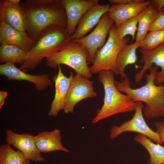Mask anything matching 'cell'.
I'll return each instance as SVG.
<instances>
[{
    "instance_id": "obj_12",
    "label": "cell",
    "mask_w": 164,
    "mask_h": 164,
    "mask_svg": "<svg viewBox=\"0 0 164 164\" xmlns=\"http://www.w3.org/2000/svg\"><path fill=\"white\" fill-rule=\"evenodd\" d=\"M20 1L0 0V21H4L20 31L26 32L27 17Z\"/></svg>"
},
{
    "instance_id": "obj_28",
    "label": "cell",
    "mask_w": 164,
    "mask_h": 164,
    "mask_svg": "<svg viewBox=\"0 0 164 164\" xmlns=\"http://www.w3.org/2000/svg\"><path fill=\"white\" fill-rule=\"evenodd\" d=\"M156 132L159 135L162 142L164 144V122L162 121L157 122L155 123Z\"/></svg>"
},
{
    "instance_id": "obj_31",
    "label": "cell",
    "mask_w": 164,
    "mask_h": 164,
    "mask_svg": "<svg viewBox=\"0 0 164 164\" xmlns=\"http://www.w3.org/2000/svg\"><path fill=\"white\" fill-rule=\"evenodd\" d=\"M132 0H109L108 2L112 4L123 5L130 3Z\"/></svg>"
},
{
    "instance_id": "obj_27",
    "label": "cell",
    "mask_w": 164,
    "mask_h": 164,
    "mask_svg": "<svg viewBox=\"0 0 164 164\" xmlns=\"http://www.w3.org/2000/svg\"><path fill=\"white\" fill-rule=\"evenodd\" d=\"M164 30V12L159 11L158 16L150 26L148 31Z\"/></svg>"
},
{
    "instance_id": "obj_9",
    "label": "cell",
    "mask_w": 164,
    "mask_h": 164,
    "mask_svg": "<svg viewBox=\"0 0 164 164\" xmlns=\"http://www.w3.org/2000/svg\"><path fill=\"white\" fill-rule=\"evenodd\" d=\"M114 23L108 12H106L103 15L91 33L80 39L72 40L80 43L87 49L88 53V62L93 63L96 52L105 44L107 34Z\"/></svg>"
},
{
    "instance_id": "obj_25",
    "label": "cell",
    "mask_w": 164,
    "mask_h": 164,
    "mask_svg": "<svg viewBox=\"0 0 164 164\" xmlns=\"http://www.w3.org/2000/svg\"><path fill=\"white\" fill-rule=\"evenodd\" d=\"M164 43V30L149 32L141 42V49L151 50Z\"/></svg>"
},
{
    "instance_id": "obj_23",
    "label": "cell",
    "mask_w": 164,
    "mask_h": 164,
    "mask_svg": "<svg viewBox=\"0 0 164 164\" xmlns=\"http://www.w3.org/2000/svg\"><path fill=\"white\" fill-rule=\"evenodd\" d=\"M27 53L18 46L9 44H2L0 46V62L20 65L24 62Z\"/></svg>"
},
{
    "instance_id": "obj_7",
    "label": "cell",
    "mask_w": 164,
    "mask_h": 164,
    "mask_svg": "<svg viewBox=\"0 0 164 164\" xmlns=\"http://www.w3.org/2000/svg\"><path fill=\"white\" fill-rule=\"evenodd\" d=\"M144 107L142 102H137L135 114L132 119L124 121L120 125L111 126L110 139L117 138L123 132H134L143 135L157 143L161 144L162 143L159 134L149 127L144 118L142 113Z\"/></svg>"
},
{
    "instance_id": "obj_8",
    "label": "cell",
    "mask_w": 164,
    "mask_h": 164,
    "mask_svg": "<svg viewBox=\"0 0 164 164\" xmlns=\"http://www.w3.org/2000/svg\"><path fill=\"white\" fill-rule=\"evenodd\" d=\"M94 82L89 79L76 74L71 82L65 100L63 110L66 114L73 113L76 105L81 101L97 96Z\"/></svg>"
},
{
    "instance_id": "obj_21",
    "label": "cell",
    "mask_w": 164,
    "mask_h": 164,
    "mask_svg": "<svg viewBox=\"0 0 164 164\" xmlns=\"http://www.w3.org/2000/svg\"><path fill=\"white\" fill-rule=\"evenodd\" d=\"M159 12L150 4L138 15V26L135 41L143 40L147 34L150 26L158 15Z\"/></svg>"
},
{
    "instance_id": "obj_5",
    "label": "cell",
    "mask_w": 164,
    "mask_h": 164,
    "mask_svg": "<svg viewBox=\"0 0 164 164\" xmlns=\"http://www.w3.org/2000/svg\"><path fill=\"white\" fill-rule=\"evenodd\" d=\"M88 53L80 43L71 39L57 51L49 54L46 58L47 65L56 69L60 64L72 68L76 74L88 79L92 77L87 63Z\"/></svg>"
},
{
    "instance_id": "obj_22",
    "label": "cell",
    "mask_w": 164,
    "mask_h": 164,
    "mask_svg": "<svg viewBox=\"0 0 164 164\" xmlns=\"http://www.w3.org/2000/svg\"><path fill=\"white\" fill-rule=\"evenodd\" d=\"M134 140L142 145L149 153V164H162L164 163V146L155 144L146 136L138 134Z\"/></svg>"
},
{
    "instance_id": "obj_15",
    "label": "cell",
    "mask_w": 164,
    "mask_h": 164,
    "mask_svg": "<svg viewBox=\"0 0 164 164\" xmlns=\"http://www.w3.org/2000/svg\"><path fill=\"white\" fill-rule=\"evenodd\" d=\"M58 73L53 78L55 83V93L48 113L49 116H56L60 111L63 110L65 100L70 84L74 76L71 72L69 77L63 73L60 65L58 66Z\"/></svg>"
},
{
    "instance_id": "obj_2",
    "label": "cell",
    "mask_w": 164,
    "mask_h": 164,
    "mask_svg": "<svg viewBox=\"0 0 164 164\" xmlns=\"http://www.w3.org/2000/svg\"><path fill=\"white\" fill-rule=\"evenodd\" d=\"M149 70V73L145 74L146 83L140 87L132 88L126 73L121 82L114 80L115 85L118 90L125 93L134 101L145 103L144 114L146 118L164 117V85L155 84L157 67L152 66Z\"/></svg>"
},
{
    "instance_id": "obj_26",
    "label": "cell",
    "mask_w": 164,
    "mask_h": 164,
    "mask_svg": "<svg viewBox=\"0 0 164 164\" xmlns=\"http://www.w3.org/2000/svg\"><path fill=\"white\" fill-rule=\"evenodd\" d=\"M138 23L137 16L126 20L115 27L116 31L120 38L123 39L129 35L131 36L133 41L135 38Z\"/></svg>"
},
{
    "instance_id": "obj_6",
    "label": "cell",
    "mask_w": 164,
    "mask_h": 164,
    "mask_svg": "<svg viewBox=\"0 0 164 164\" xmlns=\"http://www.w3.org/2000/svg\"><path fill=\"white\" fill-rule=\"evenodd\" d=\"M107 41L103 46L97 50L95 54L91 66V73H99L104 70H110L117 75V58L119 52L130 40L129 37L121 39L113 25L110 29Z\"/></svg>"
},
{
    "instance_id": "obj_32",
    "label": "cell",
    "mask_w": 164,
    "mask_h": 164,
    "mask_svg": "<svg viewBox=\"0 0 164 164\" xmlns=\"http://www.w3.org/2000/svg\"><path fill=\"white\" fill-rule=\"evenodd\" d=\"M162 10L164 12V7L162 9Z\"/></svg>"
},
{
    "instance_id": "obj_18",
    "label": "cell",
    "mask_w": 164,
    "mask_h": 164,
    "mask_svg": "<svg viewBox=\"0 0 164 164\" xmlns=\"http://www.w3.org/2000/svg\"><path fill=\"white\" fill-rule=\"evenodd\" d=\"M35 42L30 38L26 32L20 31L4 21H0V45L16 46L27 53L34 46Z\"/></svg>"
},
{
    "instance_id": "obj_30",
    "label": "cell",
    "mask_w": 164,
    "mask_h": 164,
    "mask_svg": "<svg viewBox=\"0 0 164 164\" xmlns=\"http://www.w3.org/2000/svg\"><path fill=\"white\" fill-rule=\"evenodd\" d=\"M8 95V93L5 91H0V109H1L4 104L5 100Z\"/></svg>"
},
{
    "instance_id": "obj_11",
    "label": "cell",
    "mask_w": 164,
    "mask_h": 164,
    "mask_svg": "<svg viewBox=\"0 0 164 164\" xmlns=\"http://www.w3.org/2000/svg\"><path fill=\"white\" fill-rule=\"evenodd\" d=\"M34 137L28 133L19 134L8 129L5 139L7 143L20 151L26 159L35 163L43 161L45 158L38 149Z\"/></svg>"
},
{
    "instance_id": "obj_3",
    "label": "cell",
    "mask_w": 164,
    "mask_h": 164,
    "mask_svg": "<svg viewBox=\"0 0 164 164\" xmlns=\"http://www.w3.org/2000/svg\"><path fill=\"white\" fill-rule=\"evenodd\" d=\"M98 73V80L102 84L104 90V103L101 108L97 111L92 123L117 114L135 111L136 102L116 88L114 84V73L110 70H104Z\"/></svg>"
},
{
    "instance_id": "obj_17",
    "label": "cell",
    "mask_w": 164,
    "mask_h": 164,
    "mask_svg": "<svg viewBox=\"0 0 164 164\" xmlns=\"http://www.w3.org/2000/svg\"><path fill=\"white\" fill-rule=\"evenodd\" d=\"M98 0H62L67 21L66 29L71 36L81 19Z\"/></svg>"
},
{
    "instance_id": "obj_4",
    "label": "cell",
    "mask_w": 164,
    "mask_h": 164,
    "mask_svg": "<svg viewBox=\"0 0 164 164\" xmlns=\"http://www.w3.org/2000/svg\"><path fill=\"white\" fill-rule=\"evenodd\" d=\"M71 39V36L64 27L55 26L46 29L26 53L25 61L19 69L24 71L35 69L49 54L56 51Z\"/></svg>"
},
{
    "instance_id": "obj_13",
    "label": "cell",
    "mask_w": 164,
    "mask_h": 164,
    "mask_svg": "<svg viewBox=\"0 0 164 164\" xmlns=\"http://www.w3.org/2000/svg\"><path fill=\"white\" fill-rule=\"evenodd\" d=\"M0 73L5 76L8 80L27 81L33 84L36 89L39 91L45 90L52 85L47 74L32 75L17 68L15 64L5 63L0 65Z\"/></svg>"
},
{
    "instance_id": "obj_14",
    "label": "cell",
    "mask_w": 164,
    "mask_h": 164,
    "mask_svg": "<svg viewBox=\"0 0 164 164\" xmlns=\"http://www.w3.org/2000/svg\"><path fill=\"white\" fill-rule=\"evenodd\" d=\"M110 7L109 5L100 4L98 0L82 17L74 33L71 36V39H78L85 36L98 24L103 15L108 12Z\"/></svg>"
},
{
    "instance_id": "obj_1",
    "label": "cell",
    "mask_w": 164,
    "mask_h": 164,
    "mask_svg": "<svg viewBox=\"0 0 164 164\" xmlns=\"http://www.w3.org/2000/svg\"><path fill=\"white\" fill-rule=\"evenodd\" d=\"M21 3L27 17L26 32L35 42L49 27L66 28L67 18L62 0H26Z\"/></svg>"
},
{
    "instance_id": "obj_20",
    "label": "cell",
    "mask_w": 164,
    "mask_h": 164,
    "mask_svg": "<svg viewBox=\"0 0 164 164\" xmlns=\"http://www.w3.org/2000/svg\"><path fill=\"white\" fill-rule=\"evenodd\" d=\"M141 42L135 41L132 44H127L120 50L116 60L117 74L122 80L126 73L125 70L128 65L135 64L137 60V49L140 47Z\"/></svg>"
},
{
    "instance_id": "obj_29",
    "label": "cell",
    "mask_w": 164,
    "mask_h": 164,
    "mask_svg": "<svg viewBox=\"0 0 164 164\" xmlns=\"http://www.w3.org/2000/svg\"><path fill=\"white\" fill-rule=\"evenodd\" d=\"M150 4L158 11L162 10L164 7V0H151Z\"/></svg>"
},
{
    "instance_id": "obj_16",
    "label": "cell",
    "mask_w": 164,
    "mask_h": 164,
    "mask_svg": "<svg viewBox=\"0 0 164 164\" xmlns=\"http://www.w3.org/2000/svg\"><path fill=\"white\" fill-rule=\"evenodd\" d=\"M150 4L149 1L132 0L125 5L112 4L108 12V15L116 27L126 20L137 16Z\"/></svg>"
},
{
    "instance_id": "obj_33",
    "label": "cell",
    "mask_w": 164,
    "mask_h": 164,
    "mask_svg": "<svg viewBox=\"0 0 164 164\" xmlns=\"http://www.w3.org/2000/svg\"><path fill=\"white\" fill-rule=\"evenodd\" d=\"M162 164H164V163H162Z\"/></svg>"
},
{
    "instance_id": "obj_19",
    "label": "cell",
    "mask_w": 164,
    "mask_h": 164,
    "mask_svg": "<svg viewBox=\"0 0 164 164\" xmlns=\"http://www.w3.org/2000/svg\"><path fill=\"white\" fill-rule=\"evenodd\" d=\"M61 132L60 129H56L50 132L43 131L34 136V141L39 150L45 153L56 151L70 153L61 142Z\"/></svg>"
},
{
    "instance_id": "obj_10",
    "label": "cell",
    "mask_w": 164,
    "mask_h": 164,
    "mask_svg": "<svg viewBox=\"0 0 164 164\" xmlns=\"http://www.w3.org/2000/svg\"><path fill=\"white\" fill-rule=\"evenodd\" d=\"M139 51L142 56L140 62L144 65L142 69L135 75V82L139 83L146 71L155 64L161 69L156 73L155 84L156 85L164 84V43L153 50H145L140 49Z\"/></svg>"
},
{
    "instance_id": "obj_24",
    "label": "cell",
    "mask_w": 164,
    "mask_h": 164,
    "mask_svg": "<svg viewBox=\"0 0 164 164\" xmlns=\"http://www.w3.org/2000/svg\"><path fill=\"white\" fill-rule=\"evenodd\" d=\"M30 161L20 151H15L7 143L0 147V164H30Z\"/></svg>"
}]
</instances>
